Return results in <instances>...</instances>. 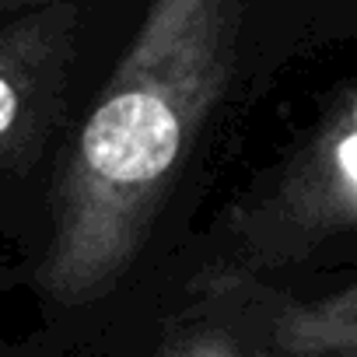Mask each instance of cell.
I'll return each instance as SVG.
<instances>
[{
	"label": "cell",
	"mask_w": 357,
	"mask_h": 357,
	"mask_svg": "<svg viewBox=\"0 0 357 357\" xmlns=\"http://www.w3.org/2000/svg\"><path fill=\"white\" fill-rule=\"evenodd\" d=\"M252 0H154L63 165L36 266L46 312L84 322L133 280L197 133L221 105Z\"/></svg>",
	"instance_id": "1"
},
{
	"label": "cell",
	"mask_w": 357,
	"mask_h": 357,
	"mask_svg": "<svg viewBox=\"0 0 357 357\" xmlns=\"http://www.w3.org/2000/svg\"><path fill=\"white\" fill-rule=\"evenodd\" d=\"M270 305L266 280L207 263L109 357H277Z\"/></svg>",
	"instance_id": "3"
},
{
	"label": "cell",
	"mask_w": 357,
	"mask_h": 357,
	"mask_svg": "<svg viewBox=\"0 0 357 357\" xmlns=\"http://www.w3.org/2000/svg\"><path fill=\"white\" fill-rule=\"evenodd\" d=\"M357 225V95L343 84L319 123L225 218V245L211 263L266 280L308 263Z\"/></svg>",
	"instance_id": "2"
},
{
	"label": "cell",
	"mask_w": 357,
	"mask_h": 357,
	"mask_svg": "<svg viewBox=\"0 0 357 357\" xmlns=\"http://www.w3.org/2000/svg\"><path fill=\"white\" fill-rule=\"evenodd\" d=\"M74 15L63 4L22 11L0 29V161L39 133L70 56Z\"/></svg>",
	"instance_id": "4"
},
{
	"label": "cell",
	"mask_w": 357,
	"mask_h": 357,
	"mask_svg": "<svg viewBox=\"0 0 357 357\" xmlns=\"http://www.w3.org/2000/svg\"><path fill=\"white\" fill-rule=\"evenodd\" d=\"M43 4H56V0H0V18L22 15V11H32V8H43Z\"/></svg>",
	"instance_id": "5"
},
{
	"label": "cell",
	"mask_w": 357,
	"mask_h": 357,
	"mask_svg": "<svg viewBox=\"0 0 357 357\" xmlns=\"http://www.w3.org/2000/svg\"><path fill=\"white\" fill-rule=\"evenodd\" d=\"M0 357H15V354H0Z\"/></svg>",
	"instance_id": "6"
}]
</instances>
